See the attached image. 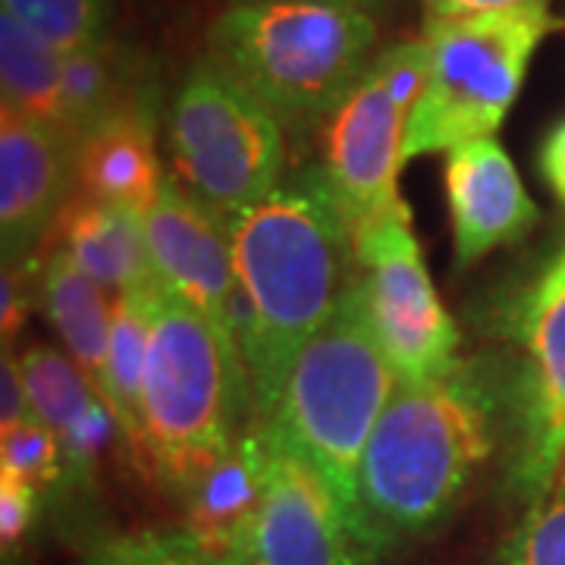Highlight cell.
Wrapping results in <instances>:
<instances>
[{"label":"cell","mask_w":565,"mask_h":565,"mask_svg":"<svg viewBox=\"0 0 565 565\" xmlns=\"http://www.w3.org/2000/svg\"><path fill=\"white\" fill-rule=\"evenodd\" d=\"M444 185L459 270L503 245L522 243L541 221L537 204L497 136L446 151Z\"/></svg>","instance_id":"14"},{"label":"cell","mask_w":565,"mask_h":565,"mask_svg":"<svg viewBox=\"0 0 565 565\" xmlns=\"http://www.w3.org/2000/svg\"><path fill=\"white\" fill-rule=\"evenodd\" d=\"M29 418H35V412L29 403L20 362L10 349H3V359H0V434L20 427Z\"/></svg>","instance_id":"29"},{"label":"cell","mask_w":565,"mask_h":565,"mask_svg":"<svg viewBox=\"0 0 565 565\" xmlns=\"http://www.w3.org/2000/svg\"><path fill=\"white\" fill-rule=\"evenodd\" d=\"M509 330L522 362L509 374L505 484L531 505L565 462V239L515 296Z\"/></svg>","instance_id":"10"},{"label":"cell","mask_w":565,"mask_h":565,"mask_svg":"<svg viewBox=\"0 0 565 565\" xmlns=\"http://www.w3.org/2000/svg\"><path fill=\"white\" fill-rule=\"evenodd\" d=\"M430 47L399 41L384 47L355 88L321 122V177L349 230L386 204L399 202L405 132L422 102Z\"/></svg>","instance_id":"8"},{"label":"cell","mask_w":565,"mask_h":565,"mask_svg":"<svg viewBox=\"0 0 565 565\" xmlns=\"http://www.w3.org/2000/svg\"><path fill=\"white\" fill-rule=\"evenodd\" d=\"M148 79L151 73H145L139 61L114 41L63 54V102L70 136L76 141L85 139Z\"/></svg>","instance_id":"22"},{"label":"cell","mask_w":565,"mask_h":565,"mask_svg":"<svg viewBox=\"0 0 565 565\" xmlns=\"http://www.w3.org/2000/svg\"><path fill=\"white\" fill-rule=\"evenodd\" d=\"M0 92L3 110H17L70 136L63 102V54L10 10H0Z\"/></svg>","instance_id":"20"},{"label":"cell","mask_w":565,"mask_h":565,"mask_svg":"<svg viewBox=\"0 0 565 565\" xmlns=\"http://www.w3.org/2000/svg\"><path fill=\"white\" fill-rule=\"evenodd\" d=\"M493 565H565V471L544 497L525 505V515L509 531Z\"/></svg>","instance_id":"24"},{"label":"cell","mask_w":565,"mask_h":565,"mask_svg":"<svg viewBox=\"0 0 565 565\" xmlns=\"http://www.w3.org/2000/svg\"><path fill=\"white\" fill-rule=\"evenodd\" d=\"M79 141L17 110H0V248L3 264L39 258L63 207L79 192Z\"/></svg>","instance_id":"13"},{"label":"cell","mask_w":565,"mask_h":565,"mask_svg":"<svg viewBox=\"0 0 565 565\" xmlns=\"http://www.w3.org/2000/svg\"><path fill=\"white\" fill-rule=\"evenodd\" d=\"M3 10L61 54L110 41V0H3Z\"/></svg>","instance_id":"23"},{"label":"cell","mask_w":565,"mask_h":565,"mask_svg":"<svg viewBox=\"0 0 565 565\" xmlns=\"http://www.w3.org/2000/svg\"><path fill=\"white\" fill-rule=\"evenodd\" d=\"M270 471V440L262 424L239 434L233 449L182 500L185 531L226 563L243 565Z\"/></svg>","instance_id":"17"},{"label":"cell","mask_w":565,"mask_h":565,"mask_svg":"<svg viewBox=\"0 0 565 565\" xmlns=\"http://www.w3.org/2000/svg\"><path fill=\"white\" fill-rule=\"evenodd\" d=\"M377 54V25L362 7L236 0L207 29L204 61L282 126H321Z\"/></svg>","instance_id":"3"},{"label":"cell","mask_w":565,"mask_h":565,"mask_svg":"<svg viewBox=\"0 0 565 565\" xmlns=\"http://www.w3.org/2000/svg\"><path fill=\"white\" fill-rule=\"evenodd\" d=\"M51 243L63 245L73 262L114 299L161 286L148 252L141 214L76 192L63 207Z\"/></svg>","instance_id":"18"},{"label":"cell","mask_w":565,"mask_h":565,"mask_svg":"<svg viewBox=\"0 0 565 565\" xmlns=\"http://www.w3.org/2000/svg\"><path fill=\"white\" fill-rule=\"evenodd\" d=\"M267 440V490L243 565H377L384 550L355 527L321 471L277 437Z\"/></svg>","instance_id":"11"},{"label":"cell","mask_w":565,"mask_h":565,"mask_svg":"<svg viewBox=\"0 0 565 565\" xmlns=\"http://www.w3.org/2000/svg\"><path fill=\"white\" fill-rule=\"evenodd\" d=\"M17 362L35 418L47 424L63 446V484L85 490L98 475V462L114 440V430L120 434L110 408L76 362L51 345H29Z\"/></svg>","instance_id":"16"},{"label":"cell","mask_w":565,"mask_h":565,"mask_svg":"<svg viewBox=\"0 0 565 565\" xmlns=\"http://www.w3.org/2000/svg\"><path fill=\"white\" fill-rule=\"evenodd\" d=\"M163 286L145 292H126L114 299V323H110V415L120 427L126 452L132 468L141 462L145 446V367H148V340H151V315Z\"/></svg>","instance_id":"21"},{"label":"cell","mask_w":565,"mask_h":565,"mask_svg":"<svg viewBox=\"0 0 565 565\" xmlns=\"http://www.w3.org/2000/svg\"><path fill=\"white\" fill-rule=\"evenodd\" d=\"M82 565H233L207 553L185 527L177 531H145L132 537L110 541L95 550Z\"/></svg>","instance_id":"26"},{"label":"cell","mask_w":565,"mask_h":565,"mask_svg":"<svg viewBox=\"0 0 565 565\" xmlns=\"http://www.w3.org/2000/svg\"><path fill=\"white\" fill-rule=\"evenodd\" d=\"M546 7L430 20V70L405 132V161L497 136L541 41L559 29Z\"/></svg>","instance_id":"6"},{"label":"cell","mask_w":565,"mask_h":565,"mask_svg":"<svg viewBox=\"0 0 565 565\" xmlns=\"http://www.w3.org/2000/svg\"><path fill=\"white\" fill-rule=\"evenodd\" d=\"M563 471H565V462H563V468H559V475H563Z\"/></svg>","instance_id":"33"},{"label":"cell","mask_w":565,"mask_h":565,"mask_svg":"<svg viewBox=\"0 0 565 565\" xmlns=\"http://www.w3.org/2000/svg\"><path fill=\"white\" fill-rule=\"evenodd\" d=\"M550 0H424V13L430 20H456L475 13H500V10H522V7H546Z\"/></svg>","instance_id":"30"},{"label":"cell","mask_w":565,"mask_h":565,"mask_svg":"<svg viewBox=\"0 0 565 565\" xmlns=\"http://www.w3.org/2000/svg\"><path fill=\"white\" fill-rule=\"evenodd\" d=\"M230 239L252 424H267L296 359L355 280L352 230L315 167L233 217Z\"/></svg>","instance_id":"1"},{"label":"cell","mask_w":565,"mask_h":565,"mask_svg":"<svg viewBox=\"0 0 565 565\" xmlns=\"http://www.w3.org/2000/svg\"><path fill=\"white\" fill-rule=\"evenodd\" d=\"M41 497L44 493L39 487L0 471V546L7 556L13 550H20L22 541L29 537V531L39 522Z\"/></svg>","instance_id":"28"},{"label":"cell","mask_w":565,"mask_h":565,"mask_svg":"<svg viewBox=\"0 0 565 565\" xmlns=\"http://www.w3.org/2000/svg\"><path fill=\"white\" fill-rule=\"evenodd\" d=\"M41 302V258L3 264L0 277V333L3 349H10V340H17L22 323L29 321V311Z\"/></svg>","instance_id":"27"},{"label":"cell","mask_w":565,"mask_h":565,"mask_svg":"<svg viewBox=\"0 0 565 565\" xmlns=\"http://www.w3.org/2000/svg\"><path fill=\"white\" fill-rule=\"evenodd\" d=\"M537 167H541V177L550 185V192L556 195V202L565 207V117L553 122L544 141H541Z\"/></svg>","instance_id":"31"},{"label":"cell","mask_w":565,"mask_h":565,"mask_svg":"<svg viewBox=\"0 0 565 565\" xmlns=\"http://www.w3.org/2000/svg\"><path fill=\"white\" fill-rule=\"evenodd\" d=\"M44 248L47 252L41 255V308L63 340L66 355L107 403L114 296L92 280L63 245L47 243Z\"/></svg>","instance_id":"19"},{"label":"cell","mask_w":565,"mask_h":565,"mask_svg":"<svg viewBox=\"0 0 565 565\" xmlns=\"http://www.w3.org/2000/svg\"><path fill=\"white\" fill-rule=\"evenodd\" d=\"M173 180L230 223L282 182V122L202 61L180 85L167 114Z\"/></svg>","instance_id":"7"},{"label":"cell","mask_w":565,"mask_h":565,"mask_svg":"<svg viewBox=\"0 0 565 565\" xmlns=\"http://www.w3.org/2000/svg\"><path fill=\"white\" fill-rule=\"evenodd\" d=\"M0 471L22 478L41 493L63 484L66 462H63V446L57 434L41 422L29 418L13 430L0 434Z\"/></svg>","instance_id":"25"},{"label":"cell","mask_w":565,"mask_h":565,"mask_svg":"<svg viewBox=\"0 0 565 565\" xmlns=\"http://www.w3.org/2000/svg\"><path fill=\"white\" fill-rule=\"evenodd\" d=\"M154 274L167 292L192 305L230 349L236 340V270L230 223L195 202L173 173L163 180L154 204L141 214ZM243 355V352H239Z\"/></svg>","instance_id":"12"},{"label":"cell","mask_w":565,"mask_h":565,"mask_svg":"<svg viewBox=\"0 0 565 565\" xmlns=\"http://www.w3.org/2000/svg\"><path fill=\"white\" fill-rule=\"evenodd\" d=\"M509 430V374L462 359L440 377L396 384L362 459L364 519L377 544L444 525Z\"/></svg>","instance_id":"2"},{"label":"cell","mask_w":565,"mask_h":565,"mask_svg":"<svg viewBox=\"0 0 565 565\" xmlns=\"http://www.w3.org/2000/svg\"><path fill=\"white\" fill-rule=\"evenodd\" d=\"M315 3H343V7H362V10H367V7H374L381 0H315Z\"/></svg>","instance_id":"32"},{"label":"cell","mask_w":565,"mask_h":565,"mask_svg":"<svg viewBox=\"0 0 565 565\" xmlns=\"http://www.w3.org/2000/svg\"><path fill=\"white\" fill-rule=\"evenodd\" d=\"M158 120L161 98L154 79H148L79 141V192L145 214L170 177L158 154Z\"/></svg>","instance_id":"15"},{"label":"cell","mask_w":565,"mask_h":565,"mask_svg":"<svg viewBox=\"0 0 565 565\" xmlns=\"http://www.w3.org/2000/svg\"><path fill=\"white\" fill-rule=\"evenodd\" d=\"M252 415L243 355L230 349L202 315L161 289L151 315L145 367V481L185 500V493L239 440L236 422Z\"/></svg>","instance_id":"4"},{"label":"cell","mask_w":565,"mask_h":565,"mask_svg":"<svg viewBox=\"0 0 565 565\" xmlns=\"http://www.w3.org/2000/svg\"><path fill=\"white\" fill-rule=\"evenodd\" d=\"M352 252L367 321L396 381H430L462 362L459 327L430 282L403 199L352 226Z\"/></svg>","instance_id":"9"},{"label":"cell","mask_w":565,"mask_h":565,"mask_svg":"<svg viewBox=\"0 0 565 565\" xmlns=\"http://www.w3.org/2000/svg\"><path fill=\"white\" fill-rule=\"evenodd\" d=\"M396 374L367 321L359 282L345 289L321 330L308 340L282 386L277 412L262 424L296 449L333 487L349 519L377 550L362 505V459L396 390Z\"/></svg>","instance_id":"5"}]
</instances>
